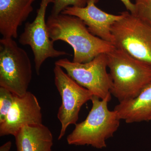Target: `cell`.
Returning <instances> with one entry per match:
<instances>
[{"instance_id":"1","label":"cell","mask_w":151,"mask_h":151,"mask_svg":"<svg viewBox=\"0 0 151 151\" xmlns=\"http://www.w3.org/2000/svg\"><path fill=\"white\" fill-rule=\"evenodd\" d=\"M50 37L53 42L61 40L73 48V62L84 63L115 47L113 43L93 35L77 17L60 14L50 15L46 21Z\"/></svg>"},{"instance_id":"2","label":"cell","mask_w":151,"mask_h":151,"mask_svg":"<svg viewBox=\"0 0 151 151\" xmlns=\"http://www.w3.org/2000/svg\"><path fill=\"white\" fill-rule=\"evenodd\" d=\"M113 80L111 94L119 102L135 98L151 82V66L115 46L106 53Z\"/></svg>"},{"instance_id":"3","label":"cell","mask_w":151,"mask_h":151,"mask_svg":"<svg viewBox=\"0 0 151 151\" xmlns=\"http://www.w3.org/2000/svg\"><path fill=\"white\" fill-rule=\"evenodd\" d=\"M111 99V96L101 100L93 95L92 108L86 119L76 124L74 129L67 136L68 145H91L100 149L106 147V140L113 137L121 121L116 111L108 109Z\"/></svg>"},{"instance_id":"4","label":"cell","mask_w":151,"mask_h":151,"mask_svg":"<svg viewBox=\"0 0 151 151\" xmlns=\"http://www.w3.org/2000/svg\"><path fill=\"white\" fill-rule=\"evenodd\" d=\"M32 69L27 52L13 38L0 40V86L17 96L27 93Z\"/></svg>"},{"instance_id":"5","label":"cell","mask_w":151,"mask_h":151,"mask_svg":"<svg viewBox=\"0 0 151 151\" xmlns=\"http://www.w3.org/2000/svg\"><path fill=\"white\" fill-rule=\"evenodd\" d=\"M120 14L111 28L114 45L151 66V27L129 11Z\"/></svg>"},{"instance_id":"6","label":"cell","mask_w":151,"mask_h":151,"mask_svg":"<svg viewBox=\"0 0 151 151\" xmlns=\"http://www.w3.org/2000/svg\"><path fill=\"white\" fill-rule=\"evenodd\" d=\"M55 65L62 68L68 75L89 90L94 96L101 100L111 96L113 80L107 70L106 53L99 55L91 61L84 63L73 62L65 58L57 60Z\"/></svg>"},{"instance_id":"7","label":"cell","mask_w":151,"mask_h":151,"mask_svg":"<svg viewBox=\"0 0 151 151\" xmlns=\"http://www.w3.org/2000/svg\"><path fill=\"white\" fill-rule=\"evenodd\" d=\"M53 72L55 84L62 100L57 114L61 126L58 137L60 140L65 135L68 126L76 124L81 107L91 100L93 95L72 79L60 66L55 65Z\"/></svg>"},{"instance_id":"8","label":"cell","mask_w":151,"mask_h":151,"mask_svg":"<svg viewBox=\"0 0 151 151\" xmlns=\"http://www.w3.org/2000/svg\"><path fill=\"white\" fill-rule=\"evenodd\" d=\"M53 0H41L35 19L25 24L24 30L19 37V42L23 45L30 47L34 56L35 65L37 75L44 62L48 58L68 55L66 52L55 49L54 42L49 35L45 21L47 9Z\"/></svg>"},{"instance_id":"9","label":"cell","mask_w":151,"mask_h":151,"mask_svg":"<svg viewBox=\"0 0 151 151\" xmlns=\"http://www.w3.org/2000/svg\"><path fill=\"white\" fill-rule=\"evenodd\" d=\"M42 124L41 108L36 97L28 91L22 97L15 95L13 104L0 123V136H15L23 127Z\"/></svg>"},{"instance_id":"10","label":"cell","mask_w":151,"mask_h":151,"mask_svg":"<svg viewBox=\"0 0 151 151\" xmlns=\"http://www.w3.org/2000/svg\"><path fill=\"white\" fill-rule=\"evenodd\" d=\"M99 0H88L83 7L69 6L61 13L73 16L82 20L93 35L114 44L111 28L116 22L122 18L118 15L105 12L96 6Z\"/></svg>"},{"instance_id":"11","label":"cell","mask_w":151,"mask_h":151,"mask_svg":"<svg viewBox=\"0 0 151 151\" xmlns=\"http://www.w3.org/2000/svg\"><path fill=\"white\" fill-rule=\"evenodd\" d=\"M35 0H0V33L3 38H17L19 28L33 11Z\"/></svg>"},{"instance_id":"12","label":"cell","mask_w":151,"mask_h":151,"mask_svg":"<svg viewBox=\"0 0 151 151\" xmlns=\"http://www.w3.org/2000/svg\"><path fill=\"white\" fill-rule=\"evenodd\" d=\"M114 110L128 124L151 121V82L135 98L119 102Z\"/></svg>"},{"instance_id":"13","label":"cell","mask_w":151,"mask_h":151,"mask_svg":"<svg viewBox=\"0 0 151 151\" xmlns=\"http://www.w3.org/2000/svg\"><path fill=\"white\" fill-rule=\"evenodd\" d=\"M17 151H51L52 133L43 124L24 126L15 136Z\"/></svg>"},{"instance_id":"14","label":"cell","mask_w":151,"mask_h":151,"mask_svg":"<svg viewBox=\"0 0 151 151\" xmlns=\"http://www.w3.org/2000/svg\"><path fill=\"white\" fill-rule=\"evenodd\" d=\"M15 94L0 86V123L4 120L13 104Z\"/></svg>"},{"instance_id":"15","label":"cell","mask_w":151,"mask_h":151,"mask_svg":"<svg viewBox=\"0 0 151 151\" xmlns=\"http://www.w3.org/2000/svg\"><path fill=\"white\" fill-rule=\"evenodd\" d=\"M88 0H53L52 15L61 14L66 8L69 6L83 7L86 5Z\"/></svg>"},{"instance_id":"16","label":"cell","mask_w":151,"mask_h":151,"mask_svg":"<svg viewBox=\"0 0 151 151\" xmlns=\"http://www.w3.org/2000/svg\"><path fill=\"white\" fill-rule=\"evenodd\" d=\"M135 13L134 14L142 19L151 27V1L136 0Z\"/></svg>"},{"instance_id":"17","label":"cell","mask_w":151,"mask_h":151,"mask_svg":"<svg viewBox=\"0 0 151 151\" xmlns=\"http://www.w3.org/2000/svg\"><path fill=\"white\" fill-rule=\"evenodd\" d=\"M126 7L127 10L131 13L134 14L135 13V5L131 2V0H120Z\"/></svg>"},{"instance_id":"18","label":"cell","mask_w":151,"mask_h":151,"mask_svg":"<svg viewBox=\"0 0 151 151\" xmlns=\"http://www.w3.org/2000/svg\"><path fill=\"white\" fill-rule=\"evenodd\" d=\"M12 146V142L8 141L0 147V151H9Z\"/></svg>"},{"instance_id":"19","label":"cell","mask_w":151,"mask_h":151,"mask_svg":"<svg viewBox=\"0 0 151 151\" xmlns=\"http://www.w3.org/2000/svg\"><path fill=\"white\" fill-rule=\"evenodd\" d=\"M144 1H151V0H144Z\"/></svg>"}]
</instances>
